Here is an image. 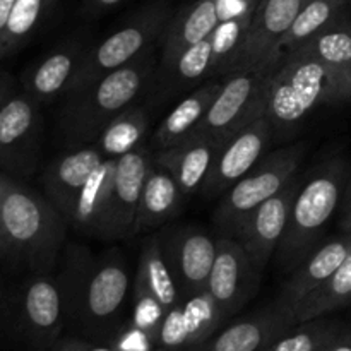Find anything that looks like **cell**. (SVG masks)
<instances>
[{
  "instance_id": "cell-33",
  "label": "cell",
  "mask_w": 351,
  "mask_h": 351,
  "mask_svg": "<svg viewBox=\"0 0 351 351\" xmlns=\"http://www.w3.org/2000/svg\"><path fill=\"white\" fill-rule=\"evenodd\" d=\"M348 304H351V254L328 281H324L302 302L295 312L293 322L298 324L324 317Z\"/></svg>"
},
{
  "instance_id": "cell-39",
  "label": "cell",
  "mask_w": 351,
  "mask_h": 351,
  "mask_svg": "<svg viewBox=\"0 0 351 351\" xmlns=\"http://www.w3.org/2000/svg\"><path fill=\"white\" fill-rule=\"evenodd\" d=\"M329 351H351V326L350 328H343L338 338L332 341Z\"/></svg>"
},
{
  "instance_id": "cell-1",
  "label": "cell",
  "mask_w": 351,
  "mask_h": 351,
  "mask_svg": "<svg viewBox=\"0 0 351 351\" xmlns=\"http://www.w3.org/2000/svg\"><path fill=\"white\" fill-rule=\"evenodd\" d=\"M58 287L64 298L67 326L86 339L108 343L122 326L130 276L119 254L96 257L86 247L69 243L60 256Z\"/></svg>"
},
{
  "instance_id": "cell-36",
  "label": "cell",
  "mask_w": 351,
  "mask_h": 351,
  "mask_svg": "<svg viewBox=\"0 0 351 351\" xmlns=\"http://www.w3.org/2000/svg\"><path fill=\"white\" fill-rule=\"evenodd\" d=\"M48 351H117L108 343L91 341L77 336H62Z\"/></svg>"
},
{
  "instance_id": "cell-23",
  "label": "cell",
  "mask_w": 351,
  "mask_h": 351,
  "mask_svg": "<svg viewBox=\"0 0 351 351\" xmlns=\"http://www.w3.org/2000/svg\"><path fill=\"white\" fill-rule=\"evenodd\" d=\"M219 23H221L219 0H194L175 12L158 43L160 53H158L156 71L168 69L182 51L211 36Z\"/></svg>"
},
{
  "instance_id": "cell-5",
  "label": "cell",
  "mask_w": 351,
  "mask_h": 351,
  "mask_svg": "<svg viewBox=\"0 0 351 351\" xmlns=\"http://www.w3.org/2000/svg\"><path fill=\"white\" fill-rule=\"evenodd\" d=\"M67 328L57 274L31 273L0 293V336L19 351H48Z\"/></svg>"
},
{
  "instance_id": "cell-29",
  "label": "cell",
  "mask_w": 351,
  "mask_h": 351,
  "mask_svg": "<svg viewBox=\"0 0 351 351\" xmlns=\"http://www.w3.org/2000/svg\"><path fill=\"white\" fill-rule=\"evenodd\" d=\"M346 3L348 0H305L297 17L291 23L290 29L274 47L271 65L276 69L288 53L307 43L326 27L332 26L338 21Z\"/></svg>"
},
{
  "instance_id": "cell-31",
  "label": "cell",
  "mask_w": 351,
  "mask_h": 351,
  "mask_svg": "<svg viewBox=\"0 0 351 351\" xmlns=\"http://www.w3.org/2000/svg\"><path fill=\"white\" fill-rule=\"evenodd\" d=\"M297 50L312 55L328 65L339 81L351 91V23H338L326 27Z\"/></svg>"
},
{
  "instance_id": "cell-37",
  "label": "cell",
  "mask_w": 351,
  "mask_h": 351,
  "mask_svg": "<svg viewBox=\"0 0 351 351\" xmlns=\"http://www.w3.org/2000/svg\"><path fill=\"white\" fill-rule=\"evenodd\" d=\"M120 2H123V0H82L81 12L88 17H96L119 5Z\"/></svg>"
},
{
  "instance_id": "cell-4",
  "label": "cell",
  "mask_w": 351,
  "mask_h": 351,
  "mask_svg": "<svg viewBox=\"0 0 351 351\" xmlns=\"http://www.w3.org/2000/svg\"><path fill=\"white\" fill-rule=\"evenodd\" d=\"M351 91L338 75L305 51L288 53L271 75L264 115L280 137L291 136L324 103L345 101Z\"/></svg>"
},
{
  "instance_id": "cell-28",
  "label": "cell",
  "mask_w": 351,
  "mask_h": 351,
  "mask_svg": "<svg viewBox=\"0 0 351 351\" xmlns=\"http://www.w3.org/2000/svg\"><path fill=\"white\" fill-rule=\"evenodd\" d=\"M213 43L211 36L192 45L178 55L177 60L165 71H156L149 91L154 99L170 98L184 93L202 79H211Z\"/></svg>"
},
{
  "instance_id": "cell-24",
  "label": "cell",
  "mask_w": 351,
  "mask_h": 351,
  "mask_svg": "<svg viewBox=\"0 0 351 351\" xmlns=\"http://www.w3.org/2000/svg\"><path fill=\"white\" fill-rule=\"evenodd\" d=\"M223 144L211 137L192 136L167 149L154 151L153 160L173 175L182 194L189 197L202 191Z\"/></svg>"
},
{
  "instance_id": "cell-2",
  "label": "cell",
  "mask_w": 351,
  "mask_h": 351,
  "mask_svg": "<svg viewBox=\"0 0 351 351\" xmlns=\"http://www.w3.org/2000/svg\"><path fill=\"white\" fill-rule=\"evenodd\" d=\"M67 221L43 192L9 175L0 206V237L7 259L31 273H53L65 247Z\"/></svg>"
},
{
  "instance_id": "cell-3",
  "label": "cell",
  "mask_w": 351,
  "mask_h": 351,
  "mask_svg": "<svg viewBox=\"0 0 351 351\" xmlns=\"http://www.w3.org/2000/svg\"><path fill=\"white\" fill-rule=\"evenodd\" d=\"M158 69L156 47L130 64L103 75L75 98L62 99L58 130L71 146L93 144L119 113L149 91Z\"/></svg>"
},
{
  "instance_id": "cell-13",
  "label": "cell",
  "mask_w": 351,
  "mask_h": 351,
  "mask_svg": "<svg viewBox=\"0 0 351 351\" xmlns=\"http://www.w3.org/2000/svg\"><path fill=\"white\" fill-rule=\"evenodd\" d=\"M261 271L242 243L232 237H219L218 254L208 283L209 297L226 319L242 311L259 287Z\"/></svg>"
},
{
  "instance_id": "cell-43",
  "label": "cell",
  "mask_w": 351,
  "mask_h": 351,
  "mask_svg": "<svg viewBox=\"0 0 351 351\" xmlns=\"http://www.w3.org/2000/svg\"><path fill=\"white\" fill-rule=\"evenodd\" d=\"M339 228H341V232L351 233V209H350V211H346L345 215H343L341 223H339Z\"/></svg>"
},
{
  "instance_id": "cell-25",
  "label": "cell",
  "mask_w": 351,
  "mask_h": 351,
  "mask_svg": "<svg viewBox=\"0 0 351 351\" xmlns=\"http://www.w3.org/2000/svg\"><path fill=\"white\" fill-rule=\"evenodd\" d=\"M117 160H105L98 165L84 187L75 197L74 208L67 219L69 228L77 233L101 239L108 216L110 197H112L113 177H115Z\"/></svg>"
},
{
  "instance_id": "cell-41",
  "label": "cell",
  "mask_w": 351,
  "mask_h": 351,
  "mask_svg": "<svg viewBox=\"0 0 351 351\" xmlns=\"http://www.w3.org/2000/svg\"><path fill=\"white\" fill-rule=\"evenodd\" d=\"M343 215H345L346 211H350L351 209V175L348 177V182H346V187H345V192H343Z\"/></svg>"
},
{
  "instance_id": "cell-8",
  "label": "cell",
  "mask_w": 351,
  "mask_h": 351,
  "mask_svg": "<svg viewBox=\"0 0 351 351\" xmlns=\"http://www.w3.org/2000/svg\"><path fill=\"white\" fill-rule=\"evenodd\" d=\"M305 144H293L263 156L219 199L215 223L223 237L235 239L249 216L267 199L280 194L298 173Z\"/></svg>"
},
{
  "instance_id": "cell-15",
  "label": "cell",
  "mask_w": 351,
  "mask_h": 351,
  "mask_svg": "<svg viewBox=\"0 0 351 351\" xmlns=\"http://www.w3.org/2000/svg\"><path fill=\"white\" fill-rule=\"evenodd\" d=\"M273 139V127L266 115L252 120L245 127L233 134L218 151L209 177L202 187L206 197L223 195L235 182H239L247 171L256 167L264 156V151Z\"/></svg>"
},
{
  "instance_id": "cell-45",
  "label": "cell",
  "mask_w": 351,
  "mask_h": 351,
  "mask_svg": "<svg viewBox=\"0 0 351 351\" xmlns=\"http://www.w3.org/2000/svg\"><path fill=\"white\" fill-rule=\"evenodd\" d=\"M331 345H332V343H329V345L322 346V348H321V350H319V351H329V348H331Z\"/></svg>"
},
{
  "instance_id": "cell-35",
  "label": "cell",
  "mask_w": 351,
  "mask_h": 351,
  "mask_svg": "<svg viewBox=\"0 0 351 351\" xmlns=\"http://www.w3.org/2000/svg\"><path fill=\"white\" fill-rule=\"evenodd\" d=\"M252 14H242V16L230 17L219 23L215 33L211 34L213 43V72L211 77H223L226 69L232 64L233 57L239 51L247 29H249Z\"/></svg>"
},
{
  "instance_id": "cell-14",
  "label": "cell",
  "mask_w": 351,
  "mask_h": 351,
  "mask_svg": "<svg viewBox=\"0 0 351 351\" xmlns=\"http://www.w3.org/2000/svg\"><path fill=\"white\" fill-rule=\"evenodd\" d=\"M304 2L305 0H259L245 38L226 69V74L249 69H274L271 65L274 47L290 29Z\"/></svg>"
},
{
  "instance_id": "cell-19",
  "label": "cell",
  "mask_w": 351,
  "mask_h": 351,
  "mask_svg": "<svg viewBox=\"0 0 351 351\" xmlns=\"http://www.w3.org/2000/svg\"><path fill=\"white\" fill-rule=\"evenodd\" d=\"M300 187L302 180L295 177L280 194L261 204L237 233L235 239L242 243L261 273L283 240L290 221L291 206Z\"/></svg>"
},
{
  "instance_id": "cell-46",
  "label": "cell",
  "mask_w": 351,
  "mask_h": 351,
  "mask_svg": "<svg viewBox=\"0 0 351 351\" xmlns=\"http://www.w3.org/2000/svg\"><path fill=\"white\" fill-rule=\"evenodd\" d=\"M259 351H264V350H259Z\"/></svg>"
},
{
  "instance_id": "cell-21",
  "label": "cell",
  "mask_w": 351,
  "mask_h": 351,
  "mask_svg": "<svg viewBox=\"0 0 351 351\" xmlns=\"http://www.w3.org/2000/svg\"><path fill=\"white\" fill-rule=\"evenodd\" d=\"M103 160L95 144H81L62 151L47 165L41 175L43 194L65 221L71 216L75 197Z\"/></svg>"
},
{
  "instance_id": "cell-32",
  "label": "cell",
  "mask_w": 351,
  "mask_h": 351,
  "mask_svg": "<svg viewBox=\"0 0 351 351\" xmlns=\"http://www.w3.org/2000/svg\"><path fill=\"white\" fill-rule=\"evenodd\" d=\"M53 5L55 0H16L5 29L0 36V60L16 55L33 40Z\"/></svg>"
},
{
  "instance_id": "cell-20",
  "label": "cell",
  "mask_w": 351,
  "mask_h": 351,
  "mask_svg": "<svg viewBox=\"0 0 351 351\" xmlns=\"http://www.w3.org/2000/svg\"><path fill=\"white\" fill-rule=\"evenodd\" d=\"M351 254V233L341 232V235L321 243L293 273L285 281L278 295L274 307L283 312L293 322V315L302 302L324 281L335 274V271L348 259ZM295 324V322H293Z\"/></svg>"
},
{
  "instance_id": "cell-22",
  "label": "cell",
  "mask_w": 351,
  "mask_h": 351,
  "mask_svg": "<svg viewBox=\"0 0 351 351\" xmlns=\"http://www.w3.org/2000/svg\"><path fill=\"white\" fill-rule=\"evenodd\" d=\"M293 326L290 317L271 305L216 331L191 351H259Z\"/></svg>"
},
{
  "instance_id": "cell-40",
  "label": "cell",
  "mask_w": 351,
  "mask_h": 351,
  "mask_svg": "<svg viewBox=\"0 0 351 351\" xmlns=\"http://www.w3.org/2000/svg\"><path fill=\"white\" fill-rule=\"evenodd\" d=\"M14 5H16V0H0V36H2L3 29H5L7 21H9Z\"/></svg>"
},
{
  "instance_id": "cell-9",
  "label": "cell",
  "mask_w": 351,
  "mask_h": 351,
  "mask_svg": "<svg viewBox=\"0 0 351 351\" xmlns=\"http://www.w3.org/2000/svg\"><path fill=\"white\" fill-rule=\"evenodd\" d=\"M274 71L276 69H249L223 75L221 88L194 136L211 137L223 144L247 123L264 115L267 86Z\"/></svg>"
},
{
  "instance_id": "cell-10",
  "label": "cell",
  "mask_w": 351,
  "mask_h": 351,
  "mask_svg": "<svg viewBox=\"0 0 351 351\" xmlns=\"http://www.w3.org/2000/svg\"><path fill=\"white\" fill-rule=\"evenodd\" d=\"M41 105L17 89L0 108V171L27 178L36 171L43 141Z\"/></svg>"
},
{
  "instance_id": "cell-11",
  "label": "cell",
  "mask_w": 351,
  "mask_h": 351,
  "mask_svg": "<svg viewBox=\"0 0 351 351\" xmlns=\"http://www.w3.org/2000/svg\"><path fill=\"white\" fill-rule=\"evenodd\" d=\"M184 300L178 285L168 267L160 235L146 240L141 250L139 266L134 281L132 322L136 328L158 336L165 315Z\"/></svg>"
},
{
  "instance_id": "cell-17",
  "label": "cell",
  "mask_w": 351,
  "mask_h": 351,
  "mask_svg": "<svg viewBox=\"0 0 351 351\" xmlns=\"http://www.w3.org/2000/svg\"><path fill=\"white\" fill-rule=\"evenodd\" d=\"M89 47L91 43L84 36L64 40L24 71L21 89L41 106L62 99L71 89Z\"/></svg>"
},
{
  "instance_id": "cell-44",
  "label": "cell",
  "mask_w": 351,
  "mask_h": 351,
  "mask_svg": "<svg viewBox=\"0 0 351 351\" xmlns=\"http://www.w3.org/2000/svg\"><path fill=\"white\" fill-rule=\"evenodd\" d=\"M0 259H7V247L3 243L2 237H0Z\"/></svg>"
},
{
  "instance_id": "cell-26",
  "label": "cell",
  "mask_w": 351,
  "mask_h": 351,
  "mask_svg": "<svg viewBox=\"0 0 351 351\" xmlns=\"http://www.w3.org/2000/svg\"><path fill=\"white\" fill-rule=\"evenodd\" d=\"M219 88H221V77H211L197 89L189 93L184 99H180L153 132L151 147L154 151L167 149L194 136Z\"/></svg>"
},
{
  "instance_id": "cell-42",
  "label": "cell",
  "mask_w": 351,
  "mask_h": 351,
  "mask_svg": "<svg viewBox=\"0 0 351 351\" xmlns=\"http://www.w3.org/2000/svg\"><path fill=\"white\" fill-rule=\"evenodd\" d=\"M7 184H9V175L3 173V171H0V206H2L3 197H5Z\"/></svg>"
},
{
  "instance_id": "cell-34",
  "label": "cell",
  "mask_w": 351,
  "mask_h": 351,
  "mask_svg": "<svg viewBox=\"0 0 351 351\" xmlns=\"http://www.w3.org/2000/svg\"><path fill=\"white\" fill-rule=\"evenodd\" d=\"M343 324L338 321L317 317L312 321L298 322L281 335L276 341L266 346L264 351H319L338 338Z\"/></svg>"
},
{
  "instance_id": "cell-12",
  "label": "cell",
  "mask_w": 351,
  "mask_h": 351,
  "mask_svg": "<svg viewBox=\"0 0 351 351\" xmlns=\"http://www.w3.org/2000/svg\"><path fill=\"white\" fill-rule=\"evenodd\" d=\"M158 235L182 298L185 300L208 290L218 240H213L204 230L195 226H178Z\"/></svg>"
},
{
  "instance_id": "cell-38",
  "label": "cell",
  "mask_w": 351,
  "mask_h": 351,
  "mask_svg": "<svg viewBox=\"0 0 351 351\" xmlns=\"http://www.w3.org/2000/svg\"><path fill=\"white\" fill-rule=\"evenodd\" d=\"M19 89L17 79H14L9 72H0V108L5 105L7 99Z\"/></svg>"
},
{
  "instance_id": "cell-18",
  "label": "cell",
  "mask_w": 351,
  "mask_h": 351,
  "mask_svg": "<svg viewBox=\"0 0 351 351\" xmlns=\"http://www.w3.org/2000/svg\"><path fill=\"white\" fill-rule=\"evenodd\" d=\"M208 291L182 300L165 315L156 336L154 351H191L215 335L225 322Z\"/></svg>"
},
{
  "instance_id": "cell-27",
  "label": "cell",
  "mask_w": 351,
  "mask_h": 351,
  "mask_svg": "<svg viewBox=\"0 0 351 351\" xmlns=\"http://www.w3.org/2000/svg\"><path fill=\"white\" fill-rule=\"evenodd\" d=\"M184 201L185 195L182 194L173 175L153 160L144 182L134 235L167 225L178 215Z\"/></svg>"
},
{
  "instance_id": "cell-30",
  "label": "cell",
  "mask_w": 351,
  "mask_h": 351,
  "mask_svg": "<svg viewBox=\"0 0 351 351\" xmlns=\"http://www.w3.org/2000/svg\"><path fill=\"white\" fill-rule=\"evenodd\" d=\"M149 134V117L146 106L134 103L115 117L95 141L103 158L119 160L120 156L144 146V139Z\"/></svg>"
},
{
  "instance_id": "cell-7",
  "label": "cell",
  "mask_w": 351,
  "mask_h": 351,
  "mask_svg": "<svg viewBox=\"0 0 351 351\" xmlns=\"http://www.w3.org/2000/svg\"><path fill=\"white\" fill-rule=\"evenodd\" d=\"M173 10L167 2H154L134 14L129 21L98 43H91L71 89L62 99L75 98L96 81L156 47Z\"/></svg>"
},
{
  "instance_id": "cell-6",
  "label": "cell",
  "mask_w": 351,
  "mask_h": 351,
  "mask_svg": "<svg viewBox=\"0 0 351 351\" xmlns=\"http://www.w3.org/2000/svg\"><path fill=\"white\" fill-rule=\"evenodd\" d=\"M346 182L348 168L341 158L324 161L307 182H302L291 206L287 232L276 250L283 273H293L321 245L326 226L341 204Z\"/></svg>"
},
{
  "instance_id": "cell-16",
  "label": "cell",
  "mask_w": 351,
  "mask_h": 351,
  "mask_svg": "<svg viewBox=\"0 0 351 351\" xmlns=\"http://www.w3.org/2000/svg\"><path fill=\"white\" fill-rule=\"evenodd\" d=\"M151 163L153 153L146 146L123 154L117 160L108 216L101 235L103 240L129 239L134 235L137 209Z\"/></svg>"
}]
</instances>
